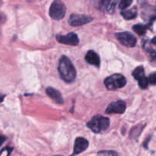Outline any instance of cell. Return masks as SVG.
Returning <instances> with one entry per match:
<instances>
[{
	"mask_svg": "<svg viewBox=\"0 0 156 156\" xmlns=\"http://www.w3.org/2000/svg\"><path fill=\"white\" fill-rule=\"evenodd\" d=\"M58 71L61 79L67 83H72L76 78V69L67 56H62L59 61Z\"/></svg>",
	"mask_w": 156,
	"mask_h": 156,
	"instance_id": "6da1fadb",
	"label": "cell"
},
{
	"mask_svg": "<svg viewBox=\"0 0 156 156\" xmlns=\"http://www.w3.org/2000/svg\"><path fill=\"white\" fill-rule=\"evenodd\" d=\"M87 126L92 132L99 133L108 129L110 126V120L106 117L97 115L88 122Z\"/></svg>",
	"mask_w": 156,
	"mask_h": 156,
	"instance_id": "7a4b0ae2",
	"label": "cell"
},
{
	"mask_svg": "<svg viewBox=\"0 0 156 156\" xmlns=\"http://www.w3.org/2000/svg\"><path fill=\"white\" fill-rule=\"evenodd\" d=\"M126 85V79L121 74H114L107 77L105 80V85L108 90H117L123 88Z\"/></svg>",
	"mask_w": 156,
	"mask_h": 156,
	"instance_id": "3957f363",
	"label": "cell"
},
{
	"mask_svg": "<svg viewBox=\"0 0 156 156\" xmlns=\"http://www.w3.org/2000/svg\"><path fill=\"white\" fill-rule=\"evenodd\" d=\"M66 12V8L61 0H54L50 8V16L53 19L59 21L64 18Z\"/></svg>",
	"mask_w": 156,
	"mask_h": 156,
	"instance_id": "277c9868",
	"label": "cell"
},
{
	"mask_svg": "<svg viewBox=\"0 0 156 156\" xmlns=\"http://www.w3.org/2000/svg\"><path fill=\"white\" fill-rule=\"evenodd\" d=\"M116 37L122 45L127 47H134L136 44V38L130 32H119L115 34Z\"/></svg>",
	"mask_w": 156,
	"mask_h": 156,
	"instance_id": "5b68a950",
	"label": "cell"
},
{
	"mask_svg": "<svg viewBox=\"0 0 156 156\" xmlns=\"http://www.w3.org/2000/svg\"><path fill=\"white\" fill-rule=\"evenodd\" d=\"M93 20L92 17L89 15H79V14H73L69 16V23L73 27H79V26L84 25L88 23L91 22Z\"/></svg>",
	"mask_w": 156,
	"mask_h": 156,
	"instance_id": "8992f818",
	"label": "cell"
},
{
	"mask_svg": "<svg viewBox=\"0 0 156 156\" xmlns=\"http://www.w3.org/2000/svg\"><path fill=\"white\" fill-rule=\"evenodd\" d=\"M126 108V105L123 101L119 100L117 101L111 102L107 108L105 113L108 114H122L125 112Z\"/></svg>",
	"mask_w": 156,
	"mask_h": 156,
	"instance_id": "52a82bcc",
	"label": "cell"
},
{
	"mask_svg": "<svg viewBox=\"0 0 156 156\" xmlns=\"http://www.w3.org/2000/svg\"><path fill=\"white\" fill-rule=\"evenodd\" d=\"M56 40L59 43L66 45L77 46L79 43V37L75 33H69L66 35H56Z\"/></svg>",
	"mask_w": 156,
	"mask_h": 156,
	"instance_id": "ba28073f",
	"label": "cell"
},
{
	"mask_svg": "<svg viewBox=\"0 0 156 156\" xmlns=\"http://www.w3.org/2000/svg\"><path fill=\"white\" fill-rule=\"evenodd\" d=\"M88 147V141L85 138L82 137H78L76 138L74 144V150L72 155H78V154L82 153L85 150H86Z\"/></svg>",
	"mask_w": 156,
	"mask_h": 156,
	"instance_id": "9c48e42d",
	"label": "cell"
},
{
	"mask_svg": "<svg viewBox=\"0 0 156 156\" xmlns=\"http://www.w3.org/2000/svg\"><path fill=\"white\" fill-rule=\"evenodd\" d=\"M118 2L119 0H101L100 2V9L106 13H113Z\"/></svg>",
	"mask_w": 156,
	"mask_h": 156,
	"instance_id": "30bf717a",
	"label": "cell"
},
{
	"mask_svg": "<svg viewBox=\"0 0 156 156\" xmlns=\"http://www.w3.org/2000/svg\"><path fill=\"white\" fill-rule=\"evenodd\" d=\"M85 60H86L88 63L91 64V65H93L97 67L100 66V57L98 55V53L93 51V50H89V51L87 52L86 55H85Z\"/></svg>",
	"mask_w": 156,
	"mask_h": 156,
	"instance_id": "8fae6325",
	"label": "cell"
},
{
	"mask_svg": "<svg viewBox=\"0 0 156 156\" xmlns=\"http://www.w3.org/2000/svg\"><path fill=\"white\" fill-rule=\"evenodd\" d=\"M46 93H47V95L52 100H53L57 104L63 103V98L62 97V94H61V93L58 90L55 89V88H52V87H49V88L46 89Z\"/></svg>",
	"mask_w": 156,
	"mask_h": 156,
	"instance_id": "7c38bea8",
	"label": "cell"
},
{
	"mask_svg": "<svg viewBox=\"0 0 156 156\" xmlns=\"http://www.w3.org/2000/svg\"><path fill=\"white\" fill-rule=\"evenodd\" d=\"M121 15L123 17V18L126 20L134 19L137 16L136 8L134 7L131 9H128V10H123L121 12Z\"/></svg>",
	"mask_w": 156,
	"mask_h": 156,
	"instance_id": "4fadbf2b",
	"label": "cell"
},
{
	"mask_svg": "<svg viewBox=\"0 0 156 156\" xmlns=\"http://www.w3.org/2000/svg\"><path fill=\"white\" fill-rule=\"evenodd\" d=\"M132 75L134 77V79L137 81H139L140 79H142L143 77L146 76H145V71L143 66H138L137 68H136L135 69L133 70V72Z\"/></svg>",
	"mask_w": 156,
	"mask_h": 156,
	"instance_id": "5bb4252c",
	"label": "cell"
},
{
	"mask_svg": "<svg viewBox=\"0 0 156 156\" xmlns=\"http://www.w3.org/2000/svg\"><path fill=\"white\" fill-rule=\"evenodd\" d=\"M147 27L148 26L144 25V24H135V25H133V30L137 34L142 36V35H144L146 33Z\"/></svg>",
	"mask_w": 156,
	"mask_h": 156,
	"instance_id": "9a60e30c",
	"label": "cell"
},
{
	"mask_svg": "<svg viewBox=\"0 0 156 156\" xmlns=\"http://www.w3.org/2000/svg\"><path fill=\"white\" fill-rule=\"evenodd\" d=\"M144 126H136L134 128H133L130 131V133H129V136L132 139H137L140 136V133L143 131Z\"/></svg>",
	"mask_w": 156,
	"mask_h": 156,
	"instance_id": "2e32d148",
	"label": "cell"
},
{
	"mask_svg": "<svg viewBox=\"0 0 156 156\" xmlns=\"http://www.w3.org/2000/svg\"><path fill=\"white\" fill-rule=\"evenodd\" d=\"M143 47H144L145 50L147 51V53H149V57H150V59H152V60H155V59H156V51L152 50L150 47H149V46L146 45V44L143 45Z\"/></svg>",
	"mask_w": 156,
	"mask_h": 156,
	"instance_id": "e0dca14e",
	"label": "cell"
},
{
	"mask_svg": "<svg viewBox=\"0 0 156 156\" xmlns=\"http://www.w3.org/2000/svg\"><path fill=\"white\" fill-rule=\"evenodd\" d=\"M138 82H139V85H140V87L142 88V89H146L149 84V80H148V78L146 77V76H144V77H143L142 79H140V80L138 81Z\"/></svg>",
	"mask_w": 156,
	"mask_h": 156,
	"instance_id": "ac0fdd59",
	"label": "cell"
},
{
	"mask_svg": "<svg viewBox=\"0 0 156 156\" xmlns=\"http://www.w3.org/2000/svg\"><path fill=\"white\" fill-rule=\"evenodd\" d=\"M133 2V0H120L119 7L122 10H126Z\"/></svg>",
	"mask_w": 156,
	"mask_h": 156,
	"instance_id": "d6986e66",
	"label": "cell"
},
{
	"mask_svg": "<svg viewBox=\"0 0 156 156\" xmlns=\"http://www.w3.org/2000/svg\"><path fill=\"white\" fill-rule=\"evenodd\" d=\"M98 156H119V155L114 151H101L98 153Z\"/></svg>",
	"mask_w": 156,
	"mask_h": 156,
	"instance_id": "ffe728a7",
	"label": "cell"
},
{
	"mask_svg": "<svg viewBox=\"0 0 156 156\" xmlns=\"http://www.w3.org/2000/svg\"><path fill=\"white\" fill-rule=\"evenodd\" d=\"M12 149H13L12 148H5V149H3L1 151V152H0V156H9L10 153L12 152Z\"/></svg>",
	"mask_w": 156,
	"mask_h": 156,
	"instance_id": "44dd1931",
	"label": "cell"
},
{
	"mask_svg": "<svg viewBox=\"0 0 156 156\" xmlns=\"http://www.w3.org/2000/svg\"><path fill=\"white\" fill-rule=\"evenodd\" d=\"M148 80H149V83L152 85H156V72L149 75Z\"/></svg>",
	"mask_w": 156,
	"mask_h": 156,
	"instance_id": "7402d4cb",
	"label": "cell"
},
{
	"mask_svg": "<svg viewBox=\"0 0 156 156\" xmlns=\"http://www.w3.org/2000/svg\"><path fill=\"white\" fill-rule=\"evenodd\" d=\"M6 138L5 136H1L0 135V146H2V145L3 144V143H4L5 141Z\"/></svg>",
	"mask_w": 156,
	"mask_h": 156,
	"instance_id": "603a6c76",
	"label": "cell"
},
{
	"mask_svg": "<svg viewBox=\"0 0 156 156\" xmlns=\"http://www.w3.org/2000/svg\"><path fill=\"white\" fill-rule=\"evenodd\" d=\"M151 43H152V44H154V45L156 46V37H155L154 38H152V41H151Z\"/></svg>",
	"mask_w": 156,
	"mask_h": 156,
	"instance_id": "cb8c5ba5",
	"label": "cell"
},
{
	"mask_svg": "<svg viewBox=\"0 0 156 156\" xmlns=\"http://www.w3.org/2000/svg\"><path fill=\"white\" fill-rule=\"evenodd\" d=\"M4 97H5V96L3 95V94H2L1 93H0V103H1V102L3 101V99H4Z\"/></svg>",
	"mask_w": 156,
	"mask_h": 156,
	"instance_id": "d4e9b609",
	"label": "cell"
},
{
	"mask_svg": "<svg viewBox=\"0 0 156 156\" xmlns=\"http://www.w3.org/2000/svg\"><path fill=\"white\" fill-rule=\"evenodd\" d=\"M57 156H59V155H57Z\"/></svg>",
	"mask_w": 156,
	"mask_h": 156,
	"instance_id": "484cf974",
	"label": "cell"
}]
</instances>
